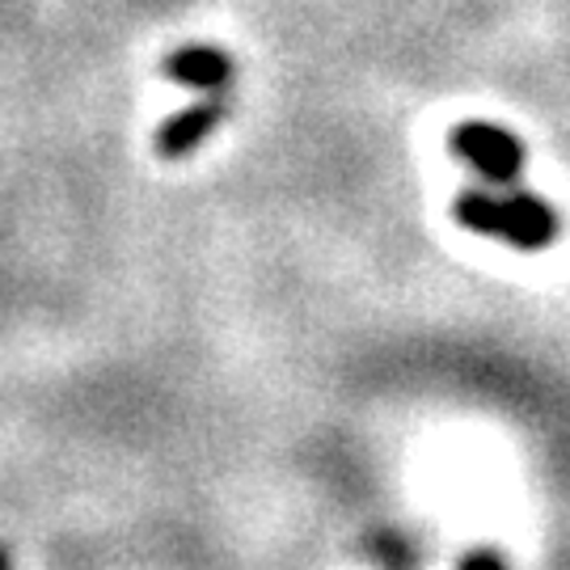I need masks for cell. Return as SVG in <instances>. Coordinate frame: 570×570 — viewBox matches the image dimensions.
<instances>
[{"label": "cell", "instance_id": "1", "mask_svg": "<svg viewBox=\"0 0 570 570\" xmlns=\"http://www.w3.org/2000/svg\"><path fill=\"white\" fill-rule=\"evenodd\" d=\"M452 216L469 233L508 242L520 254H541L562 233L558 212L541 195L520 190V186H473V190H461L456 204H452Z\"/></svg>", "mask_w": 570, "mask_h": 570}, {"label": "cell", "instance_id": "2", "mask_svg": "<svg viewBox=\"0 0 570 570\" xmlns=\"http://www.w3.org/2000/svg\"><path fill=\"white\" fill-rule=\"evenodd\" d=\"M449 153L461 165H469L487 186H520V174H524V161H529V153H524L515 131L482 119L452 127Z\"/></svg>", "mask_w": 570, "mask_h": 570}, {"label": "cell", "instance_id": "3", "mask_svg": "<svg viewBox=\"0 0 570 570\" xmlns=\"http://www.w3.org/2000/svg\"><path fill=\"white\" fill-rule=\"evenodd\" d=\"M165 72H169L174 85L212 98V94H233L237 60L228 56L225 47H216V42H186V47H178V51L165 60Z\"/></svg>", "mask_w": 570, "mask_h": 570}, {"label": "cell", "instance_id": "4", "mask_svg": "<svg viewBox=\"0 0 570 570\" xmlns=\"http://www.w3.org/2000/svg\"><path fill=\"white\" fill-rule=\"evenodd\" d=\"M228 110H233V94H212L204 102L178 110V115L157 131V157H165V161H186L212 131L225 127Z\"/></svg>", "mask_w": 570, "mask_h": 570}, {"label": "cell", "instance_id": "5", "mask_svg": "<svg viewBox=\"0 0 570 570\" xmlns=\"http://www.w3.org/2000/svg\"><path fill=\"white\" fill-rule=\"evenodd\" d=\"M461 570H508V562H503L499 550H473L465 562H461Z\"/></svg>", "mask_w": 570, "mask_h": 570}, {"label": "cell", "instance_id": "6", "mask_svg": "<svg viewBox=\"0 0 570 570\" xmlns=\"http://www.w3.org/2000/svg\"><path fill=\"white\" fill-rule=\"evenodd\" d=\"M0 570H9V550L0 546Z\"/></svg>", "mask_w": 570, "mask_h": 570}]
</instances>
